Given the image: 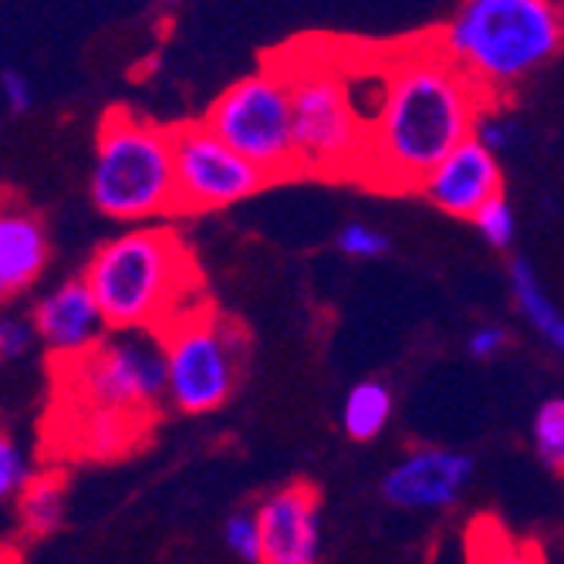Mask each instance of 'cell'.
Masks as SVG:
<instances>
[{"label": "cell", "mask_w": 564, "mask_h": 564, "mask_svg": "<svg viewBox=\"0 0 564 564\" xmlns=\"http://www.w3.org/2000/svg\"><path fill=\"white\" fill-rule=\"evenodd\" d=\"M487 106L494 101L446 58L433 34L392 44L362 183L389 193L420 189L456 145L474 139Z\"/></svg>", "instance_id": "cell-1"}, {"label": "cell", "mask_w": 564, "mask_h": 564, "mask_svg": "<svg viewBox=\"0 0 564 564\" xmlns=\"http://www.w3.org/2000/svg\"><path fill=\"white\" fill-rule=\"evenodd\" d=\"M82 278L106 315L109 332L163 335L207 304L193 250L166 224L129 227L109 237L91 253Z\"/></svg>", "instance_id": "cell-2"}, {"label": "cell", "mask_w": 564, "mask_h": 564, "mask_svg": "<svg viewBox=\"0 0 564 564\" xmlns=\"http://www.w3.org/2000/svg\"><path fill=\"white\" fill-rule=\"evenodd\" d=\"M433 37L490 101H500L564 51V4L467 0Z\"/></svg>", "instance_id": "cell-3"}, {"label": "cell", "mask_w": 564, "mask_h": 564, "mask_svg": "<svg viewBox=\"0 0 564 564\" xmlns=\"http://www.w3.org/2000/svg\"><path fill=\"white\" fill-rule=\"evenodd\" d=\"M271 58L281 65L291 88L301 173L362 180L369 126L351 101L341 65V44L318 37L297 41Z\"/></svg>", "instance_id": "cell-4"}, {"label": "cell", "mask_w": 564, "mask_h": 564, "mask_svg": "<svg viewBox=\"0 0 564 564\" xmlns=\"http://www.w3.org/2000/svg\"><path fill=\"white\" fill-rule=\"evenodd\" d=\"M88 193L101 217L129 227L180 214L173 129L122 106L109 109L98 126Z\"/></svg>", "instance_id": "cell-5"}, {"label": "cell", "mask_w": 564, "mask_h": 564, "mask_svg": "<svg viewBox=\"0 0 564 564\" xmlns=\"http://www.w3.org/2000/svg\"><path fill=\"white\" fill-rule=\"evenodd\" d=\"M58 369L72 409L152 423L166 399L163 338L149 332H109L88 355Z\"/></svg>", "instance_id": "cell-6"}, {"label": "cell", "mask_w": 564, "mask_h": 564, "mask_svg": "<svg viewBox=\"0 0 564 564\" xmlns=\"http://www.w3.org/2000/svg\"><path fill=\"white\" fill-rule=\"evenodd\" d=\"M160 338L166 351V402L186 416H203L227 405L243 372V325L207 301Z\"/></svg>", "instance_id": "cell-7"}, {"label": "cell", "mask_w": 564, "mask_h": 564, "mask_svg": "<svg viewBox=\"0 0 564 564\" xmlns=\"http://www.w3.org/2000/svg\"><path fill=\"white\" fill-rule=\"evenodd\" d=\"M207 122L230 149L258 166L271 183L301 173L294 142L291 88L274 58L234 82L207 112Z\"/></svg>", "instance_id": "cell-8"}, {"label": "cell", "mask_w": 564, "mask_h": 564, "mask_svg": "<svg viewBox=\"0 0 564 564\" xmlns=\"http://www.w3.org/2000/svg\"><path fill=\"white\" fill-rule=\"evenodd\" d=\"M173 166L180 214L234 207L271 183L207 122H186L173 129Z\"/></svg>", "instance_id": "cell-9"}, {"label": "cell", "mask_w": 564, "mask_h": 564, "mask_svg": "<svg viewBox=\"0 0 564 564\" xmlns=\"http://www.w3.org/2000/svg\"><path fill=\"white\" fill-rule=\"evenodd\" d=\"M474 456L446 446L409 449L382 477V497L405 510H446L467 494Z\"/></svg>", "instance_id": "cell-10"}, {"label": "cell", "mask_w": 564, "mask_h": 564, "mask_svg": "<svg viewBox=\"0 0 564 564\" xmlns=\"http://www.w3.org/2000/svg\"><path fill=\"white\" fill-rule=\"evenodd\" d=\"M261 564L322 561V500L312 484H288L258 507Z\"/></svg>", "instance_id": "cell-11"}, {"label": "cell", "mask_w": 564, "mask_h": 564, "mask_svg": "<svg viewBox=\"0 0 564 564\" xmlns=\"http://www.w3.org/2000/svg\"><path fill=\"white\" fill-rule=\"evenodd\" d=\"M420 193L446 217H459L474 224V217L484 207H490L494 199L503 196L500 156H494L484 142L467 139L423 180Z\"/></svg>", "instance_id": "cell-12"}, {"label": "cell", "mask_w": 564, "mask_h": 564, "mask_svg": "<svg viewBox=\"0 0 564 564\" xmlns=\"http://www.w3.org/2000/svg\"><path fill=\"white\" fill-rule=\"evenodd\" d=\"M34 335L41 345L58 358V362H75L88 355L101 338L109 335L106 315L85 284V278H72L55 284L47 294L37 297L31 312Z\"/></svg>", "instance_id": "cell-13"}, {"label": "cell", "mask_w": 564, "mask_h": 564, "mask_svg": "<svg viewBox=\"0 0 564 564\" xmlns=\"http://www.w3.org/2000/svg\"><path fill=\"white\" fill-rule=\"evenodd\" d=\"M47 234L21 199L0 196V304L21 297L47 268Z\"/></svg>", "instance_id": "cell-14"}, {"label": "cell", "mask_w": 564, "mask_h": 564, "mask_svg": "<svg viewBox=\"0 0 564 564\" xmlns=\"http://www.w3.org/2000/svg\"><path fill=\"white\" fill-rule=\"evenodd\" d=\"M510 291H514V301L521 307V315L564 355V315L557 312V304L541 288L538 271L524 258L510 261Z\"/></svg>", "instance_id": "cell-15"}, {"label": "cell", "mask_w": 564, "mask_h": 564, "mask_svg": "<svg viewBox=\"0 0 564 564\" xmlns=\"http://www.w3.org/2000/svg\"><path fill=\"white\" fill-rule=\"evenodd\" d=\"M392 420V392L382 382H358L348 389L345 402H341V430L358 440L369 443L376 436H382V430Z\"/></svg>", "instance_id": "cell-16"}, {"label": "cell", "mask_w": 564, "mask_h": 564, "mask_svg": "<svg viewBox=\"0 0 564 564\" xmlns=\"http://www.w3.org/2000/svg\"><path fill=\"white\" fill-rule=\"evenodd\" d=\"M470 564H547L534 541L510 538L494 518H477L467 531Z\"/></svg>", "instance_id": "cell-17"}, {"label": "cell", "mask_w": 564, "mask_h": 564, "mask_svg": "<svg viewBox=\"0 0 564 564\" xmlns=\"http://www.w3.org/2000/svg\"><path fill=\"white\" fill-rule=\"evenodd\" d=\"M18 510H21V524L28 534L41 538V534L58 531L65 521V484L51 474L31 477V484L21 490Z\"/></svg>", "instance_id": "cell-18"}, {"label": "cell", "mask_w": 564, "mask_h": 564, "mask_svg": "<svg viewBox=\"0 0 564 564\" xmlns=\"http://www.w3.org/2000/svg\"><path fill=\"white\" fill-rule=\"evenodd\" d=\"M531 436L541 464L564 474V395H551L538 405Z\"/></svg>", "instance_id": "cell-19"}, {"label": "cell", "mask_w": 564, "mask_h": 564, "mask_svg": "<svg viewBox=\"0 0 564 564\" xmlns=\"http://www.w3.org/2000/svg\"><path fill=\"white\" fill-rule=\"evenodd\" d=\"M474 227L494 250H510L518 240V217H514V207H510L503 196L494 199L490 207H484L474 217Z\"/></svg>", "instance_id": "cell-20"}, {"label": "cell", "mask_w": 564, "mask_h": 564, "mask_svg": "<svg viewBox=\"0 0 564 564\" xmlns=\"http://www.w3.org/2000/svg\"><path fill=\"white\" fill-rule=\"evenodd\" d=\"M335 240H338V250L355 261H376L389 250V237L382 230H376L372 224H362V220L345 224Z\"/></svg>", "instance_id": "cell-21"}, {"label": "cell", "mask_w": 564, "mask_h": 564, "mask_svg": "<svg viewBox=\"0 0 564 564\" xmlns=\"http://www.w3.org/2000/svg\"><path fill=\"white\" fill-rule=\"evenodd\" d=\"M224 541L240 561L261 564V524H258V514H247V510L230 514L227 524H224Z\"/></svg>", "instance_id": "cell-22"}, {"label": "cell", "mask_w": 564, "mask_h": 564, "mask_svg": "<svg viewBox=\"0 0 564 564\" xmlns=\"http://www.w3.org/2000/svg\"><path fill=\"white\" fill-rule=\"evenodd\" d=\"M31 484V467L21 453V446L8 436H0V503L21 497V490Z\"/></svg>", "instance_id": "cell-23"}, {"label": "cell", "mask_w": 564, "mask_h": 564, "mask_svg": "<svg viewBox=\"0 0 564 564\" xmlns=\"http://www.w3.org/2000/svg\"><path fill=\"white\" fill-rule=\"evenodd\" d=\"M474 139L484 142L494 156H500V152H507L510 145L518 142V122L510 119L507 112H500V101H494V106H487V112L480 116V122L474 129Z\"/></svg>", "instance_id": "cell-24"}, {"label": "cell", "mask_w": 564, "mask_h": 564, "mask_svg": "<svg viewBox=\"0 0 564 564\" xmlns=\"http://www.w3.org/2000/svg\"><path fill=\"white\" fill-rule=\"evenodd\" d=\"M34 325L21 315H0V362H14L24 358L34 345Z\"/></svg>", "instance_id": "cell-25"}, {"label": "cell", "mask_w": 564, "mask_h": 564, "mask_svg": "<svg viewBox=\"0 0 564 564\" xmlns=\"http://www.w3.org/2000/svg\"><path fill=\"white\" fill-rule=\"evenodd\" d=\"M0 91H4V101L14 109V112H28L31 101H34V91H31V82L28 75L8 68L4 75H0Z\"/></svg>", "instance_id": "cell-26"}, {"label": "cell", "mask_w": 564, "mask_h": 564, "mask_svg": "<svg viewBox=\"0 0 564 564\" xmlns=\"http://www.w3.org/2000/svg\"><path fill=\"white\" fill-rule=\"evenodd\" d=\"M503 345H507V332H503L500 325H480V328H474L470 338H467V351H470L474 358H490V355H497Z\"/></svg>", "instance_id": "cell-27"}]
</instances>
